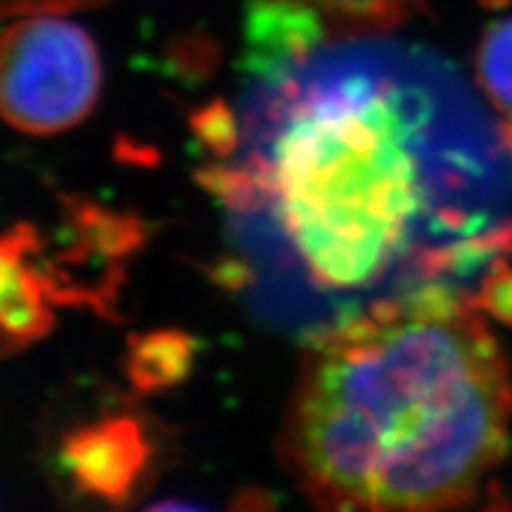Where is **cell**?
Listing matches in <instances>:
<instances>
[{"label": "cell", "instance_id": "obj_3", "mask_svg": "<svg viewBox=\"0 0 512 512\" xmlns=\"http://www.w3.org/2000/svg\"><path fill=\"white\" fill-rule=\"evenodd\" d=\"M100 88V50L79 24L36 15L0 34V119L17 131H69L93 112Z\"/></svg>", "mask_w": 512, "mask_h": 512}, {"label": "cell", "instance_id": "obj_14", "mask_svg": "<svg viewBox=\"0 0 512 512\" xmlns=\"http://www.w3.org/2000/svg\"><path fill=\"white\" fill-rule=\"evenodd\" d=\"M486 5H491V8H501V5L508 3V0H484Z\"/></svg>", "mask_w": 512, "mask_h": 512}, {"label": "cell", "instance_id": "obj_12", "mask_svg": "<svg viewBox=\"0 0 512 512\" xmlns=\"http://www.w3.org/2000/svg\"><path fill=\"white\" fill-rule=\"evenodd\" d=\"M107 3V0H0L5 10L19 12H57V10H76L93 8V5Z\"/></svg>", "mask_w": 512, "mask_h": 512}, {"label": "cell", "instance_id": "obj_7", "mask_svg": "<svg viewBox=\"0 0 512 512\" xmlns=\"http://www.w3.org/2000/svg\"><path fill=\"white\" fill-rule=\"evenodd\" d=\"M197 342L176 328L152 330L128 342L124 370L140 394H155L188 380L195 366Z\"/></svg>", "mask_w": 512, "mask_h": 512}, {"label": "cell", "instance_id": "obj_6", "mask_svg": "<svg viewBox=\"0 0 512 512\" xmlns=\"http://www.w3.org/2000/svg\"><path fill=\"white\" fill-rule=\"evenodd\" d=\"M36 245L29 228L0 238V332L12 342H31L53 328L50 304L60 297L53 280L29 261Z\"/></svg>", "mask_w": 512, "mask_h": 512}, {"label": "cell", "instance_id": "obj_11", "mask_svg": "<svg viewBox=\"0 0 512 512\" xmlns=\"http://www.w3.org/2000/svg\"><path fill=\"white\" fill-rule=\"evenodd\" d=\"M472 304L479 311L491 316L498 323L512 325V252H505L486 266L475 294H470Z\"/></svg>", "mask_w": 512, "mask_h": 512}, {"label": "cell", "instance_id": "obj_1", "mask_svg": "<svg viewBox=\"0 0 512 512\" xmlns=\"http://www.w3.org/2000/svg\"><path fill=\"white\" fill-rule=\"evenodd\" d=\"M240 147L200 171L242 256L223 285L268 318L332 320L475 271L477 114L444 57L380 34L325 38L249 81ZM304 332V335H306Z\"/></svg>", "mask_w": 512, "mask_h": 512}, {"label": "cell", "instance_id": "obj_9", "mask_svg": "<svg viewBox=\"0 0 512 512\" xmlns=\"http://www.w3.org/2000/svg\"><path fill=\"white\" fill-rule=\"evenodd\" d=\"M475 64L479 88L503 114V121H512V19L484 31Z\"/></svg>", "mask_w": 512, "mask_h": 512}, {"label": "cell", "instance_id": "obj_2", "mask_svg": "<svg viewBox=\"0 0 512 512\" xmlns=\"http://www.w3.org/2000/svg\"><path fill=\"white\" fill-rule=\"evenodd\" d=\"M512 375L470 294L422 285L306 332L280 453L332 512H451L508 453Z\"/></svg>", "mask_w": 512, "mask_h": 512}, {"label": "cell", "instance_id": "obj_5", "mask_svg": "<svg viewBox=\"0 0 512 512\" xmlns=\"http://www.w3.org/2000/svg\"><path fill=\"white\" fill-rule=\"evenodd\" d=\"M328 22L297 0H249L242 22L240 72L249 81L283 74L328 38Z\"/></svg>", "mask_w": 512, "mask_h": 512}, {"label": "cell", "instance_id": "obj_13", "mask_svg": "<svg viewBox=\"0 0 512 512\" xmlns=\"http://www.w3.org/2000/svg\"><path fill=\"white\" fill-rule=\"evenodd\" d=\"M143 512H207V510L197 508V505L183 503V501H162V503L150 505V508Z\"/></svg>", "mask_w": 512, "mask_h": 512}, {"label": "cell", "instance_id": "obj_10", "mask_svg": "<svg viewBox=\"0 0 512 512\" xmlns=\"http://www.w3.org/2000/svg\"><path fill=\"white\" fill-rule=\"evenodd\" d=\"M190 126L202 145L216 159H230L240 147V117L223 100H214L209 105L192 112Z\"/></svg>", "mask_w": 512, "mask_h": 512}, {"label": "cell", "instance_id": "obj_8", "mask_svg": "<svg viewBox=\"0 0 512 512\" xmlns=\"http://www.w3.org/2000/svg\"><path fill=\"white\" fill-rule=\"evenodd\" d=\"M328 22L335 34H382L418 15L425 0H297Z\"/></svg>", "mask_w": 512, "mask_h": 512}, {"label": "cell", "instance_id": "obj_4", "mask_svg": "<svg viewBox=\"0 0 512 512\" xmlns=\"http://www.w3.org/2000/svg\"><path fill=\"white\" fill-rule=\"evenodd\" d=\"M152 458V434L136 415L83 422L60 446V467L76 494L110 508L133 501L150 475Z\"/></svg>", "mask_w": 512, "mask_h": 512}]
</instances>
